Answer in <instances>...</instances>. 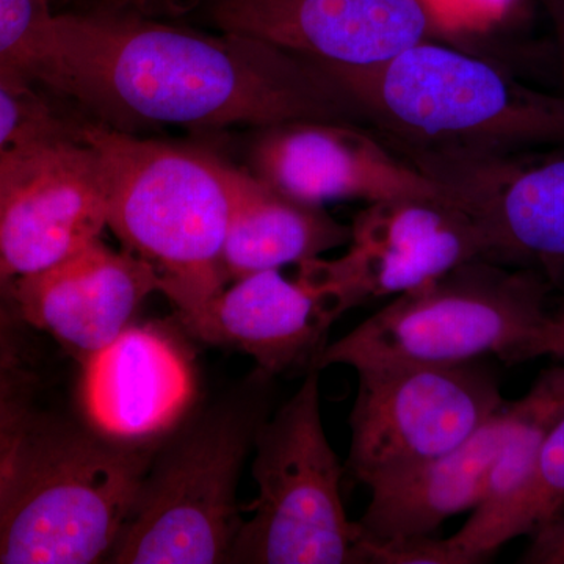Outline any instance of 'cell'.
Wrapping results in <instances>:
<instances>
[{"label": "cell", "mask_w": 564, "mask_h": 564, "mask_svg": "<svg viewBox=\"0 0 564 564\" xmlns=\"http://www.w3.org/2000/svg\"><path fill=\"white\" fill-rule=\"evenodd\" d=\"M513 417L507 402L454 451L370 481L369 505L356 521L358 544L434 536L447 519L475 510Z\"/></svg>", "instance_id": "cell-17"}, {"label": "cell", "mask_w": 564, "mask_h": 564, "mask_svg": "<svg viewBox=\"0 0 564 564\" xmlns=\"http://www.w3.org/2000/svg\"><path fill=\"white\" fill-rule=\"evenodd\" d=\"M24 373L14 366L11 358L0 355V397L24 391Z\"/></svg>", "instance_id": "cell-26"}, {"label": "cell", "mask_w": 564, "mask_h": 564, "mask_svg": "<svg viewBox=\"0 0 564 564\" xmlns=\"http://www.w3.org/2000/svg\"><path fill=\"white\" fill-rule=\"evenodd\" d=\"M57 118L32 88L0 79V159L29 135Z\"/></svg>", "instance_id": "cell-22"}, {"label": "cell", "mask_w": 564, "mask_h": 564, "mask_svg": "<svg viewBox=\"0 0 564 564\" xmlns=\"http://www.w3.org/2000/svg\"><path fill=\"white\" fill-rule=\"evenodd\" d=\"M80 366L88 423L120 443H144L172 429L195 392L184 352L152 326H129Z\"/></svg>", "instance_id": "cell-16"}, {"label": "cell", "mask_w": 564, "mask_h": 564, "mask_svg": "<svg viewBox=\"0 0 564 564\" xmlns=\"http://www.w3.org/2000/svg\"><path fill=\"white\" fill-rule=\"evenodd\" d=\"M11 340H13V323L3 304L0 303V355L10 358Z\"/></svg>", "instance_id": "cell-27"}, {"label": "cell", "mask_w": 564, "mask_h": 564, "mask_svg": "<svg viewBox=\"0 0 564 564\" xmlns=\"http://www.w3.org/2000/svg\"><path fill=\"white\" fill-rule=\"evenodd\" d=\"M367 128L402 154H494L564 147V91L423 40L383 65L334 69Z\"/></svg>", "instance_id": "cell-2"}, {"label": "cell", "mask_w": 564, "mask_h": 564, "mask_svg": "<svg viewBox=\"0 0 564 564\" xmlns=\"http://www.w3.org/2000/svg\"><path fill=\"white\" fill-rule=\"evenodd\" d=\"M229 220L223 269L229 282L248 274L299 265L350 242V226L325 206L291 198L247 169L226 162Z\"/></svg>", "instance_id": "cell-18"}, {"label": "cell", "mask_w": 564, "mask_h": 564, "mask_svg": "<svg viewBox=\"0 0 564 564\" xmlns=\"http://www.w3.org/2000/svg\"><path fill=\"white\" fill-rule=\"evenodd\" d=\"M150 463L139 444L32 415L0 496V564L109 558Z\"/></svg>", "instance_id": "cell-5"}, {"label": "cell", "mask_w": 564, "mask_h": 564, "mask_svg": "<svg viewBox=\"0 0 564 564\" xmlns=\"http://www.w3.org/2000/svg\"><path fill=\"white\" fill-rule=\"evenodd\" d=\"M404 155L473 218L486 261L538 270L564 291V147Z\"/></svg>", "instance_id": "cell-10"}, {"label": "cell", "mask_w": 564, "mask_h": 564, "mask_svg": "<svg viewBox=\"0 0 564 564\" xmlns=\"http://www.w3.org/2000/svg\"><path fill=\"white\" fill-rule=\"evenodd\" d=\"M247 170L278 192L315 206L445 195L383 137L350 122L292 121L254 129Z\"/></svg>", "instance_id": "cell-13"}, {"label": "cell", "mask_w": 564, "mask_h": 564, "mask_svg": "<svg viewBox=\"0 0 564 564\" xmlns=\"http://www.w3.org/2000/svg\"><path fill=\"white\" fill-rule=\"evenodd\" d=\"M521 564H564V505L529 533Z\"/></svg>", "instance_id": "cell-24"}, {"label": "cell", "mask_w": 564, "mask_h": 564, "mask_svg": "<svg viewBox=\"0 0 564 564\" xmlns=\"http://www.w3.org/2000/svg\"><path fill=\"white\" fill-rule=\"evenodd\" d=\"M564 358V291L543 273L477 259L326 345L314 370L373 362L505 364Z\"/></svg>", "instance_id": "cell-3"}, {"label": "cell", "mask_w": 564, "mask_h": 564, "mask_svg": "<svg viewBox=\"0 0 564 564\" xmlns=\"http://www.w3.org/2000/svg\"><path fill=\"white\" fill-rule=\"evenodd\" d=\"M101 162L77 126L55 120L0 159V289L101 239Z\"/></svg>", "instance_id": "cell-9"}, {"label": "cell", "mask_w": 564, "mask_h": 564, "mask_svg": "<svg viewBox=\"0 0 564 564\" xmlns=\"http://www.w3.org/2000/svg\"><path fill=\"white\" fill-rule=\"evenodd\" d=\"M347 247L340 258L299 263V276L340 315L484 259L477 226L447 195L369 203L352 221Z\"/></svg>", "instance_id": "cell-11"}, {"label": "cell", "mask_w": 564, "mask_h": 564, "mask_svg": "<svg viewBox=\"0 0 564 564\" xmlns=\"http://www.w3.org/2000/svg\"><path fill=\"white\" fill-rule=\"evenodd\" d=\"M256 370L247 391L174 444L147 475L135 508L107 562L228 563L243 524L239 481L269 417L267 386Z\"/></svg>", "instance_id": "cell-6"}, {"label": "cell", "mask_w": 564, "mask_h": 564, "mask_svg": "<svg viewBox=\"0 0 564 564\" xmlns=\"http://www.w3.org/2000/svg\"><path fill=\"white\" fill-rule=\"evenodd\" d=\"M355 370L345 473L364 486L454 451L507 403L486 359L373 362Z\"/></svg>", "instance_id": "cell-8"}, {"label": "cell", "mask_w": 564, "mask_h": 564, "mask_svg": "<svg viewBox=\"0 0 564 564\" xmlns=\"http://www.w3.org/2000/svg\"><path fill=\"white\" fill-rule=\"evenodd\" d=\"M22 395L24 393L21 391L0 397V496L9 480L14 456L33 415Z\"/></svg>", "instance_id": "cell-23"}, {"label": "cell", "mask_w": 564, "mask_h": 564, "mask_svg": "<svg viewBox=\"0 0 564 564\" xmlns=\"http://www.w3.org/2000/svg\"><path fill=\"white\" fill-rule=\"evenodd\" d=\"M120 2L133 3L135 7H141L147 6V3H151V0H120Z\"/></svg>", "instance_id": "cell-28"}, {"label": "cell", "mask_w": 564, "mask_h": 564, "mask_svg": "<svg viewBox=\"0 0 564 564\" xmlns=\"http://www.w3.org/2000/svg\"><path fill=\"white\" fill-rule=\"evenodd\" d=\"M564 505V414L545 436L529 484L510 508L489 541L496 554L514 538L529 534L534 527Z\"/></svg>", "instance_id": "cell-21"}, {"label": "cell", "mask_w": 564, "mask_h": 564, "mask_svg": "<svg viewBox=\"0 0 564 564\" xmlns=\"http://www.w3.org/2000/svg\"><path fill=\"white\" fill-rule=\"evenodd\" d=\"M513 425L489 474L484 499L466 524L448 538L466 564L491 558L494 530L524 491L545 436L564 414V366L541 373L530 391L513 402Z\"/></svg>", "instance_id": "cell-19"}, {"label": "cell", "mask_w": 564, "mask_h": 564, "mask_svg": "<svg viewBox=\"0 0 564 564\" xmlns=\"http://www.w3.org/2000/svg\"><path fill=\"white\" fill-rule=\"evenodd\" d=\"M41 87L122 132L292 121L367 128L350 91L317 63L251 36L196 31L137 10L55 14Z\"/></svg>", "instance_id": "cell-1"}, {"label": "cell", "mask_w": 564, "mask_h": 564, "mask_svg": "<svg viewBox=\"0 0 564 564\" xmlns=\"http://www.w3.org/2000/svg\"><path fill=\"white\" fill-rule=\"evenodd\" d=\"M217 31L265 41L326 70L383 65L429 40V0H196Z\"/></svg>", "instance_id": "cell-12"}, {"label": "cell", "mask_w": 564, "mask_h": 564, "mask_svg": "<svg viewBox=\"0 0 564 564\" xmlns=\"http://www.w3.org/2000/svg\"><path fill=\"white\" fill-rule=\"evenodd\" d=\"M299 391L256 433L258 497L229 554L236 564H362L358 527L345 513L340 466L323 429L321 383Z\"/></svg>", "instance_id": "cell-7"}, {"label": "cell", "mask_w": 564, "mask_h": 564, "mask_svg": "<svg viewBox=\"0 0 564 564\" xmlns=\"http://www.w3.org/2000/svg\"><path fill=\"white\" fill-rule=\"evenodd\" d=\"M340 314L302 278L265 270L229 282L199 310L182 315L203 343L245 352L259 372L274 378L315 362Z\"/></svg>", "instance_id": "cell-15"}, {"label": "cell", "mask_w": 564, "mask_h": 564, "mask_svg": "<svg viewBox=\"0 0 564 564\" xmlns=\"http://www.w3.org/2000/svg\"><path fill=\"white\" fill-rule=\"evenodd\" d=\"M161 278L139 256L117 251L101 239L65 261L14 281V300L24 321L51 334L80 364L124 329Z\"/></svg>", "instance_id": "cell-14"}, {"label": "cell", "mask_w": 564, "mask_h": 564, "mask_svg": "<svg viewBox=\"0 0 564 564\" xmlns=\"http://www.w3.org/2000/svg\"><path fill=\"white\" fill-rule=\"evenodd\" d=\"M77 129L101 162L107 228L124 250L158 272L161 293L180 317L199 310L228 285L223 269L229 220L225 159L95 121Z\"/></svg>", "instance_id": "cell-4"}, {"label": "cell", "mask_w": 564, "mask_h": 564, "mask_svg": "<svg viewBox=\"0 0 564 564\" xmlns=\"http://www.w3.org/2000/svg\"><path fill=\"white\" fill-rule=\"evenodd\" d=\"M47 0H0V79L41 87L54 44Z\"/></svg>", "instance_id": "cell-20"}, {"label": "cell", "mask_w": 564, "mask_h": 564, "mask_svg": "<svg viewBox=\"0 0 564 564\" xmlns=\"http://www.w3.org/2000/svg\"><path fill=\"white\" fill-rule=\"evenodd\" d=\"M543 9L552 35H554V50L556 70H558L562 91H564V0H536Z\"/></svg>", "instance_id": "cell-25"}]
</instances>
